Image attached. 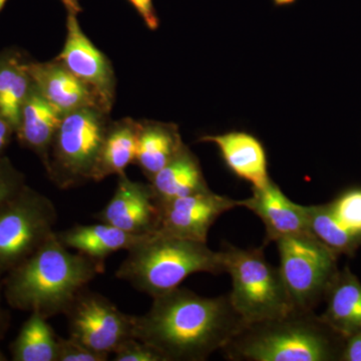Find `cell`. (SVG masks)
<instances>
[{"mask_svg":"<svg viewBox=\"0 0 361 361\" xmlns=\"http://www.w3.org/2000/svg\"><path fill=\"white\" fill-rule=\"evenodd\" d=\"M139 121L130 118L110 123L104 137L92 180L101 182L111 175L126 174L137 156Z\"/></svg>","mask_w":361,"mask_h":361,"instance_id":"44dd1931","label":"cell"},{"mask_svg":"<svg viewBox=\"0 0 361 361\" xmlns=\"http://www.w3.org/2000/svg\"><path fill=\"white\" fill-rule=\"evenodd\" d=\"M149 183L160 208L180 197L209 189L200 161L186 145Z\"/></svg>","mask_w":361,"mask_h":361,"instance_id":"ffe728a7","label":"cell"},{"mask_svg":"<svg viewBox=\"0 0 361 361\" xmlns=\"http://www.w3.org/2000/svg\"><path fill=\"white\" fill-rule=\"evenodd\" d=\"M4 293V286H2L1 282H0V336L4 334L8 325V315H7L6 311L4 310L1 306V294Z\"/></svg>","mask_w":361,"mask_h":361,"instance_id":"1f68e13d","label":"cell"},{"mask_svg":"<svg viewBox=\"0 0 361 361\" xmlns=\"http://www.w3.org/2000/svg\"><path fill=\"white\" fill-rule=\"evenodd\" d=\"M341 361H361V332L345 339Z\"/></svg>","mask_w":361,"mask_h":361,"instance_id":"f546056e","label":"cell"},{"mask_svg":"<svg viewBox=\"0 0 361 361\" xmlns=\"http://www.w3.org/2000/svg\"><path fill=\"white\" fill-rule=\"evenodd\" d=\"M4 360H6V355H4V353H2V351L0 350V361H4Z\"/></svg>","mask_w":361,"mask_h":361,"instance_id":"d590c367","label":"cell"},{"mask_svg":"<svg viewBox=\"0 0 361 361\" xmlns=\"http://www.w3.org/2000/svg\"><path fill=\"white\" fill-rule=\"evenodd\" d=\"M56 222L54 202L26 185L0 206V280L51 238Z\"/></svg>","mask_w":361,"mask_h":361,"instance_id":"52a82bcc","label":"cell"},{"mask_svg":"<svg viewBox=\"0 0 361 361\" xmlns=\"http://www.w3.org/2000/svg\"><path fill=\"white\" fill-rule=\"evenodd\" d=\"M292 308L314 310L339 273L338 255L311 233L276 241Z\"/></svg>","mask_w":361,"mask_h":361,"instance_id":"ba28073f","label":"cell"},{"mask_svg":"<svg viewBox=\"0 0 361 361\" xmlns=\"http://www.w3.org/2000/svg\"><path fill=\"white\" fill-rule=\"evenodd\" d=\"M263 247L242 249L224 244L220 250L225 272L231 277L230 299L247 324L279 317L292 310L281 271L268 262Z\"/></svg>","mask_w":361,"mask_h":361,"instance_id":"5b68a950","label":"cell"},{"mask_svg":"<svg viewBox=\"0 0 361 361\" xmlns=\"http://www.w3.org/2000/svg\"><path fill=\"white\" fill-rule=\"evenodd\" d=\"M109 357L110 355L97 353L82 342L75 341L73 337L59 338L56 361H106Z\"/></svg>","mask_w":361,"mask_h":361,"instance_id":"484cf974","label":"cell"},{"mask_svg":"<svg viewBox=\"0 0 361 361\" xmlns=\"http://www.w3.org/2000/svg\"><path fill=\"white\" fill-rule=\"evenodd\" d=\"M295 1L296 0H273L276 6H288V4H294Z\"/></svg>","mask_w":361,"mask_h":361,"instance_id":"836d02e7","label":"cell"},{"mask_svg":"<svg viewBox=\"0 0 361 361\" xmlns=\"http://www.w3.org/2000/svg\"><path fill=\"white\" fill-rule=\"evenodd\" d=\"M202 272H225L221 251L212 250L205 242L156 232L128 251L116 277L154 298Z\"/></svg>","mask_w":361,"mask_h":361,"instance_id":"277c9868","label":"cell"},{"mask_svg":"<svg viewBox=\"0 0 361 361\" xmlns=\"http://www.w3.org/2000/svg\"><path fill=\"white\" fill-rule=\"evenodd\" d=\"M345 339L314 310L292 308L247 324L222 350L230 360L341 361Z\"/></svg>","mask_w":361,"mask_h":361,"instance_id":"3957f363","label":"cell"},{"mask_svg":"<svg viewBox=\"0 0 361 361\" xmlns=\"http://www.w3.org/2000/svg\"><path fill=\"white\" fill-rule=\"evenodd\" d=\"M199 141L215 144L228 168L240 179L250 183L252 188H262L270 182L265 149L253 135L229 132L204 135Z\"/></svg>","mask_w":361,"mask_h":361,"instance_id":"9a60e30c","label":"cell"},{"mask_svg":"<svg viewBox=\"0 0 361 361\" xmlns=\"http://www.w3.org/2000/svg\"><path fill=\"white\" fill-rule=\"evenodd\" d=\"M129 1L140 14L149 30H156L159 27L160 20L157 16L153 0H129Z\"/></svg>","mask_w":361,"mask_h":361,"instance_id":"f1b7e54d","label":"cell"},{"mask_svg":"<svg viewBox=\"0 0 361 361\" xmlns=\"http://www.w3.org/2000/svg\"><path fill=\"white\" fill-rule=\"evenodd\" d=\"M27 61L18 51L0 54V115L11 123L14 133L20 125L21 109L33 85Z\"/></svg>","mask_w":361,"mask_h":361,"instance_id":"7402d4cb","label":"cell"},{"mask_svg":"<svg viewBox=\"0 0 361 361\" xmlns=\"http://www.w3.org/2000/svg\"><path fill=\"white\" fill-rule=\"evenodd\" d=\"M113 355L114 361H165L155 349L135 337L120 344Z\"/></svg>","mask_w":361,"mask_h":361,"instance_id":"83f0119b","label":"cell"},{"mask_svg":"<svg viewBox=\"0 0 361 361\" xmlns=\"http://www.w3.org/2000/svg\"><path fill=\"white\" fill-rule=\"evenodd\" d=\"M27 70L33 85L61 115L82 108L106 111L97 94L58 59L45 63L27 61Z\"/></svg>","mask_w":361,"mask_h":361,"instance_id":"5bb4252c","label":"cell"},{"mask_svg":"<svg viewBox=\"0 0 361 361\" xmlns=\"http://www.w3.org/2000/svg\"><path fill=\"white\" fill-rule=\"evenodd\" d=\"M59 338L47 318L39 313H30L11 345L13 360L56 361Z\"/></svg>","mask_w":361,"mask_h":361,"instance_id":"603a6c76","label":"cell"},{"mask_svg":"<svg viewBox=\"0 0 361 361\" xmlns=\"http://www.w3.org/2000/svg\"><path fill=\"white\" fill-rule=\"evenodd\" d=\"M25 185L23 173L8 159L0 157V206L20 193Z\"/></svg>","mask_w":361,"mask_h":361,"instance_id":"4316f807","label":"cell"},{"mask_svg":"<svg viewBox=\"0 0 361 361\" xmlns=\"http://www.w3.org/2000/svg\"><path fill=\"white\" fill-rule=\"evenodd\" d=\"M304 211L311 234L337 255H353L361 246V232L353 231L341 224L329 203L304 206Z\"/></svg>","mask_w":361,"mask_h":361,"instance_id":"cb8c5ba5","label":"cell"},{"mask_svg":"<svg viewBox=\"0 0 361 361\" xmlns=\"http://www.w3.org/2000/svg\"><path fill=\"white\" fill-rule=\"evenodd\" d=\"M13 133H14V130L11 123L0 115V155L11 141Z\"/></svg>","mask_w":361,"mask_h":361,"instance_id":"4dcf8cb0","label":"cell"},{"mask_svg":"<svg viewBox=\"0 0 361 361\" xmlns=\"http://www.w3.org/2000/svg\"><path fill=\"white\" fill-rule=\"evenodd\" d=\"M258 216L265 226L266 244L285 237L310 233L304 206L293 203L270 180L262 188H252V196L239 201Z\"/></svg>","mask_w":361,"mask_h":361,"instance_id":"4fadbf2b","label":"cell"},{"mask_svg":"<svg viewBox=\"0 0 361 361\" xmlns=\"http://www.w3.org/2000/svg\"><path fill=\"white\" fill-rule=\"evenodd\" d=\"M116 191L103 210L94 216L99 222L115 226L133 234H153L158 231L161 208L149 183L118 176Z\"/></svg>","mask_w":361,"mask_h":361,"instance_id":"7c38bea8","label":"cell"},{"mask_svg":"<svg viewBox=\"0 0 361 361\" xmlns=\"http://www.w3.org/2000/svg\"><path fill=\"white\" fill-rule=\"evenodd\" d=\"M149 235L151 234H133L103 222L78 224L65 231L56 232L59 242L66 248L103 261L116 252L130 250Z\"/></svg>","mask_w":361,"mask_h":361,"instance_id":"e0dca14e","label":"cell"},{"mask_svg":"<svg viewBox=\"0 0 361 361\" xmlns=\"http://www.w3.org/2000/svg\"><path fill=\"white\" fill-rule=\"evenodd\" d=\"M99 108H82L61 118L49 152V179L61 190L92 180L99 153L111 121Z\"/></svg>","mask_w":361,"mask_h":361,"instance_id":"8992f818","label":"cell"},{"mask_svg":"<svg viewBox=\"0 0 361 361\" xmlns=\"http://www.w3.org/2000/svg\"><path fill=\"white\" fill-rule=\"evenodd\" d=\"M236 207L239 201L213 193L210 189L180 197L161 206L157 232L207 243L214 223Z\"/></svg>","mask_w":361,"mask_h":361,"instance_id":"8fae6325","label":"cell"},{"mask_svg":"<svg viewBox=\"0 0 361 361\" xmlns=\"http://www.w3.org/2000/svg\"><path fill=\"white\" fill-rule=\"evenodd\" d=\"M322 317L342 336L361 332V282L346 266L339 270L324 299Z\"/></svg>","mask_w":361,"mask_h":361,"instance_id":"ac0fdd59","label":"cell"},{"mask_svg":"<svg viewBox=\"0 0 361 361\" xmlns=\"http://www.w3.org/2000/svg\"><path fill=\"white\" fill-rule=\"evenodd\" d=\"M61 1L63 2L68 13L75 14L82 13V8L80 6V0H61Z\"/></svg>","mask_w":361,"mask_h":361,"instance_id":"d6a6232c","label":"cell"},{"mask_svg":"<svg viewBox=\"0 0 361 361\" xmlns=\"http://www.w3.org/2000/svg\"><path fill=\"white\" fill-rule=\"evenodd\" d=\"M99 97L111 113L116 97V77L110 59L82 32L78 14L68 13L63 51L56 58Z\"/></svg>","mask_w":361,"mask_h":361,"instance_id":"30bf717a","label":"cell"},{"mask_svg":"<svg viewBox=\"0 0 361 361\" xmlns=\"http://www.w3.org/2000/svg\"><path fill=\"white\" fill-rule=\"evenodd\" d=\"M6 2L7 0H0V13H1L2 8L6 6Z\"/></svg>","mask_w":361,"mask_h":361,"instance_id":"e575fe53","label":"cell"},{"mask_svg":"<svg viewBox=\"0 0 361 361\" xmlns=\"http://www.w3.org/2000/svg\"><path fill=\"white\" fill-rule=\"evenodd\" d=\"M185 146L175 123L140 121L135 165L149 180Z\"/></svg>","mask_w":361,"mask_h":361,"instance_id":"d6986e66","label":"cell"},{"mask_svg":"<svg viewBox=\"0 0 361 361\" xmlns=\"http://www.w3.org/2000/svg\"><path fill=\"white\" fill-rule=\"evenodd\" d=\"M61 118L63 115L33 85L21 109L16 134L23 146L39 157L44 168L49 163V152Z\"/></svg>","mask_w":361,"mask_h":361,"instance_id":"2e32d148","label":"cell"},{"mask_svg":"<svg viewBox=\"0 0 361 361\" xmlns=\"http://www.w3.org/2000/svg\"><path fill=\"white\" fill-rule=\"evenodd\" d=\"M332 212L341 224L361 232V189L344 192L329 203Z\"/></svg>","mask_w":361,"mask_h":361,"instance_id":"d4e9b609","label":"cell"},{"mask_svg":"<svg viewBox=\"0 0 361 361\" xmlns=\"http://www.w3.org/2000/svg\"><path fill=\"white\" fill-rule=\"evenodd\" d=\"M246 325L229 294L209 298L178 287L154 297L145 314L134 315L133 336L165 361H204Z\"/></svg>","mask_w":361,"mask_h":361,"instance_id":"6da1fadb","label":"cell"},{"mask_svg":"<svg viewBox=\"0 0 361 361\" xmlns=\"http://www.w3.org/2000/svg\"><path fill=\"white\" fill-rule=\"evenodd\" d=\"M106 269L97 260L59 242L56 232L1 280L4 296L14 310L44 318L66 315L87 285Z\"/></svg>","mask_w":361,"mask_h":361,"instance_id":"7a4b0ae2","label":"cell"},{"mask_svg":"<svg viewBox=\"0 0 361 361\" xmlns=\"http://www.w3.org/2000/svg\"><path fill=\"white\" fill-rule=\"evenodd\" d=\"M70 336L97 353L113 355L133 336L134 315L127 314L106 296L85 288L66 313Z\"/></svg>","mask_w":361,"mask_h":361,"instance_id":"9c48e42d","label":"cell"}]
</instances>
